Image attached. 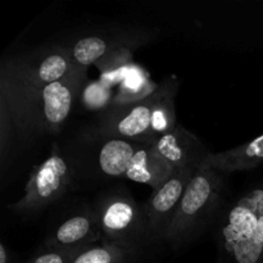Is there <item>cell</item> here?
<instances>
[{
	"label": "cell",
	"mask_w": 263,
	"mask_h": 263,
	"mask_svg": "<svg viewBox=\"0 0 263 263\" xmlns=\"http://www.w3.org/2000/svg\"><path fill=\"white\" fill-rule=\"evenodd\" d=\"M87 68L41 89L17 81L2 71V113L26 135L58 134L86 82Z\"/></svg>",
	"instance_id": "cell-1"
},
{
	"label": "cell",
	"mask_w": 263,
	"mask_h": 263,
	"mask_svg": "<svg viewBox=\"0 0 263 263\" xmlns=\"http://www.w3.org/2000/svg\"><path fill=\"white\" fill-rule=\"evenodd\" d=\"M222 263H263V186L240 198L221 229Z\"/></svg>",
	"instance_id": "cell-2"
},
{
	"label": "cell",
	"mask_w": 263,
	"mask_h": 263,
	"mask_svg": "<svg viewBox=\"0 0 263 263\" xmlns=\"http://www.w3.org/2000/svg\"><path fill=\"white\" fill-rule=\"evenodd\" d=\"M222 189V175L213 170H197L163 240L174 248L187 240L216 210Z\"/></svg>",
	"instance_id": "cell-3"
},
{
	"label": "cell",
	"mask_w": 263,
	"mask_h": 263,
	"mask_svg": "<svg viewBox=\"0 0 263 263\" xmlns=\"http://www.w3.org/2000/svg\"><path fill=\"white\" fill-rule=\"evenodd\" d=\"M73 177V166L59 146L54 144L50 154L31 170L23 197L8 205V210L17 215L39 212L64 197L71 187Z\"/></svg>",
	"instance_id": "cell-4"
},
{
	"label": "cell",
	"mask_w": 263,
	"mask_h": 263,
	"mask_svg": "<svg viewBox=\"0 0 263 263\" xmlns=\"http://www.w3.org/2000/svg\"><path fill=\"white\" fill-rule=\"evenodd\" d=\"M163 90V82H161L156 91L144 99L108 107L100 116L98 125L86 136L92 141L126 139L152 143V113L161 99Z\"/></svg>",
	"instance_id": "cell-5"
},
{
	"label": "cell",
	"mask_w": 263,
	"mask_h": 263,
	"mask_svg": "<svg viewBox=\"0 0 263 263\" xmlns=\"http://www.w3.org/2000/svg\"><path fill=\"white\" fill-rule=\"evenodd\" d=\"M94 210L104 240L136 249L140 240L148 236L144 208L128 194L105 195Z\"/></svg>",
	"instance_id": "cell-6"
},
{
	"label": "cell",
	"mask_w": 263,
	"mask_h": 263,
	"mask_svg": "<svg viewBox=\"0 0 263 263\" xmlns=\"http://www.w3.org/2000/svg\"><path fill=\"white\" fill-rule=\"evenodd\" d=\"M76 68L66 46H51L35 55L8 62L2 71L17 81L41 89L66 79Z\"/></svg>",
	"instance_id": "cell-7"
},
{
	"label": "cell",
	"mask_w": 263,
	"mask_h": 263,
	"mask_svg": "<svg viewBox=\"0 0 263 263\" xmlns=\"http://www.w3.org/2000/svg\"><path fill=\"white\" fill-rule=\"evenodd\" d=\"M195 171L197 170L193 168L176 170L161 186L153 190L146 200L143 208L148 238L152 240L164 239Z\"/></svg>",
	"instance_id": "cell-8"
},
{
	"label": "cell",
	"mask_w": 263,
	"mask_h": 263,
	"mask_svg": "<svg viewBox=\"0 0 263 263\" xmlns=\"http://www.w3.org/2000/svg\"><path fill=\"white\" fill-rule=\"evenodd\" d=\"M157 156L172 170H198L205 157L211 153L207 146L193 133L177 123L170 133L152 141Z\"/></svg>",
	"instance_id": "cell-9"
},
{
	"label": "cell",
	"mask_w": 263,
	"mask_h": 263,
	"mask_svg": "<svg viewBox=\"0 0 263 263\" xmlns=\"http://www.w3.org/2000/svg\"><path fill=\"white\" fill-rule=\"evenodd\" d=\"M104 240L95 210L81 211L59 223L45 241L49 248L81 251Z\"/></svg>",
	"instance_id": "cell-10"
},
{
	"label": "cell",
	"mask_w": 263,
	"mask_h": 263,
	"mask_svg": "<svg viewBox=\"0 0 263 263\" xmlns=\"http://www.w3.org/2000/svg\"><path fill=\"white\" fill-rule=\"evenodd\" d=\"M143 41L130 39L126 36H110L100 32H92L74 40L69 46H66L76 67L89 68V66H98L109 57L116 55L123 50H133Z\"/></svg>",
	"instance_id": "cell-11"
},
{
	"label": "cell",
	"mask_w": 263,
	"mask_h": 263,
	"mask_svg": "<svg viewBox=\"0 0 263 263\" xmlns=\"http://www.w3.org/2000/svg\"><path fill=\"white\" fill-rule=\"evenodd\" d=\"M263 162V134L253 140L220 153H210L198 170H213L221 175L256 168Z\"/></svg>",
	"instance_id": "cell-12"
},
{
	"label": "cell",
	"mask_w": 263,
	"mask_h": 263,
	"mask_svg": "<svg viewBox=\"0 0 263 263\" xmlns=\"http://www.w3.org/2000/svg\"><path fill=\"white\" fill-rule=\"evenodd\" d=\"M118 86V92L113 98L112 105L128 104L144 99L153 94L158 85L152 81L145 69L138 64L131 63Z\"/></svg>",
	"instance_id": "cell-13"
},
{
	"label": "cell",
	"mask_w": 263,
	"mask_h": 263,
	"mask_svg": "<svg viewBox=\"0 0 263 263\" xmlns=\"http://www.w3.org/2000/svg\"><path fill=\"white\" fill-rule=\"evenodd\" d=\"M135 253L136 249L105 240L77 252L69 263H128Z\"/></svg>",
	"instance_id": "cell-14"
},
{
	"label": "cell",
	"mask_w": 263,
	"mask_h": 263,
	"mask_svg": "<svg viewBox=\"0 0 263 263\" xmlns=\"http://www.w3.org/2000/svg\"><path fill=\"white\" fill-rule=\"evenodd\" d=\"M115 95L110 92V89L107 85L103 84L100 80L91 82V84H85L84 86V102L89 105L90 108L104 107L105 104L112 105Z\"/></svg>",
	"instance_id": "cell-15"
},
{
	"label": "cell",
	"mask_w": 263,
	"mask_h": 263,
	"mask_svg": "<svg viewBox=\"0 0 263 263\" xmlns=\"http://www.w3.org/2000/svg\"><path fill=\"white\" fill-rule=\"evenodd\" d=\"M77 252L80 251H67V249L49 248L44 246L43 251L35 254L26 263H69Z\"/></svg>",
	"instance_id": "cell-16"
},
{
	"label": "cell",
	"mask_w": 263,
	"mask_h": 263,
	"mask_svg": "<svg viewBox=\"0 0 263 263\" xmlns=\"http://www.w3.org/2000/svg\"><path fill=\"white\" fill-rule=\"evenodd\" d=\"M8 259H9V257H8V252H7V248H5L4 244H0V263H8Z\"/></svg>",
	"instance_id": "cell-17"
}]
</instances>
